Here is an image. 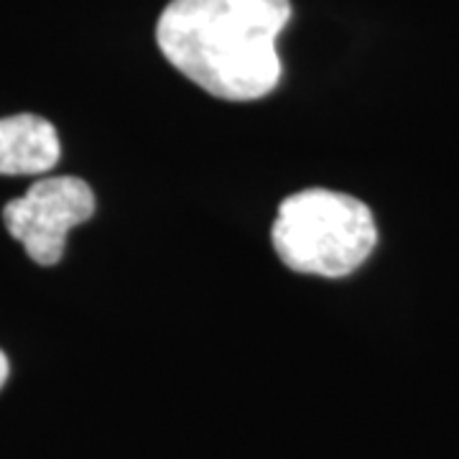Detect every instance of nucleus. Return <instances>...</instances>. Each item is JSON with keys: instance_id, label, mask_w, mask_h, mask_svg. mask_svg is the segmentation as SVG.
<instances>
[{"instance_id": "obj_4", "label": "nucleus", "mask_w": 459, "mask_h": 459, "mask_svg": "<svg viewBox=\"0 0 459 459\" xmlns=\"http://www.w3.org/2000/svg\"><path fill=\"white\" fill-rule=\"evenodd\" d=\"M62 156L59 135L47 117L31 113L0 117V174L26 177L51 171Z\"/></svg>"}, {"instance_id": "obj_1", "label": "nucleus", "mask_w": 459, "mask_h": 459, "mask_svg": "<svg viewBox=\"0 0 459 459\" xmlns=\"http://www.w3.org/2000/svg\"><path fill=\"white\" fill-rule=\"evenodd\" d=\"M289 21V0H171L156 41L169 65L204 92L250 102L279 87L276 41Z\"/></svg>"}, {"instance_id": "obj_3", "label": "nucleus", "mask_w": 459, "mask_h": 459, "mask_svg": "<svg viewBox=\"0 0 459 459\" xmlns=\"http://www.w3.org/2000/svg\"><path fill=\"white\" fill-rule=\"evenodd\" d=\"M95 214V195L77 177H49L33 184L23 197L3 207V222L11 238L23 246L39 265L62 261L69 230Z\"/></svg>"}, {"instance_id": "obj_5", "label": "nucleus", "mask_w": 459, "mask_h": 459, "mask_svg": "<svg viewBox=\"0 0 459 459\" xmlns=\"http://www.w3.org/2000/svg\"><path fill=\"white\" fill-rule=\"evenodd\" d=\"M8 373H11V365H8V358H5L3 350H0V388H3V383L8 380Z\"/></svg>"}, {"instance_id": "obj_2", "label": "nucleus", "mask_w": 459, "mask_h": 459, "mask_svg": "<svg viewBox=\"0 0 459 459\" xmlns=\"http://www.w3.org/2000/svg\"><path fill=\"white\" fill-rule=\"evenodd\" d=\"M271 240L296 273L340 279L373 253L376 217L360 199L314 186L281 202Z\"/></svg>"}]
</instances>
